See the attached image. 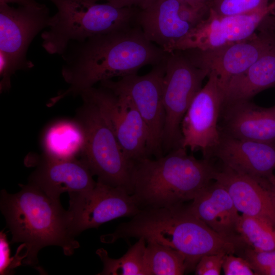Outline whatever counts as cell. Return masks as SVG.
Instances as JSON below:
<instances>
[{
  "mask_svg": "<svg viewBox=\"0 0 275 275\" xmlns=\"http://www.w3.org/2000/svg\"><path fill=\"white\" fill-rule=\"evenodd\" d=\"M168 53L148 40L138 25L70 43L62 55V69L69 88L52 98L49 104L79 95L97 82L137 74L145 66L161 63Z\"/></svg>",
  "mask_w": 275,
  "mask_h": 275,
  "instance_id": "obj_1",
  "label": "cell"
},
{
  "mask_svg": "<svg viewBox=\"0 0 275 275\" xmlns=\"http://www.w3.org/2000/svg\"><path fill=\"white\" fill-rule=\"evenodd\" d=\"M20 185L21 190L15 194L1 191L0 209L12 234L11 243L25 246L23 263L35 266L39 251L48 245L60 246L65 255H72L79 243L71 231L69 212L60 199L31 183Z\"/></svg>",
  "mask_w": 275,
  "mask_h": 275,
  "instance_id": "obj_2",
  "label": "cell"
},
{
  "mask_svg": "<svg viewBox=\"0 0 275 275\" xmlns=\"http://www.w3.org/2000/svg\"><path fill=\"white\" fill-rule=\"evenodd\" d=\"M186 149L180 147L133 163L131 195L141 210L193 200L214 180L217 168L210 159H198Z\"/></svg>",
  "mask_w": 275,
  "mask_h": 275,
  "instance_id": "obj_3",
  "label": "cell"
},
{
  "mask_svg": "<svg viewBox=\"0 0 275 275\" xmlns=\"http://www.w3.org/2000/svg\"><path fill=\"white\" fill-rule=\"evenodd\" d=\"M130 238H143L173 248L184 256L190 268L203 256L216 253L221 243L220 236L183 204L142 210L100 240L112 243Z\"/></svg>",
  "mask_w": 275,
  "mask_h": 275,
  "instance_id": "obj_4",
  "label": "cell"
},
{
  "mask_svg": "<svg viewBox=\"0 0 275 275\" xmlns=\"http://www.w3.org/2000/svg\"><path fill=\"white\" fill-rule=\"evenodd\" d=\"M57 12L41 34L42 46L50 54L63 55L72 42L136 25L139 11L88 0H49Z\"/></svg>",
  "mask_w": 275,
  "mask_h": 275,
  "instance_id": "obj_5",
  "label": "cell"
},
{
  "mask_svg": "<svg viewBox=\"0 0 275 275\" xmlns=\"http://www.w3.org/2000/svg\"><path fill=\"white\" fill-rule=\"evenodd\" d=\"M77 120L82 126L85 144L80 159L98 180L120 187L131 194L133 163L125 156L108 121L93 103L82 100Z\"/></svg>",
  "mask_w": 275,
  "mask_h": 275,
  "instance_id": "obj_6",
  "label": "cell"
},
{
  "mask_svg": "<svg viewBox=\"0 0 275 275\" xmlns=\"http://www.w3.org/2000/svg\"><path fill=\"white\" fill-rule=\"evenodd\" d=\"M209 71L197 67L181 50L168 52L162 83L164 123L163 154L182 147L181 124L193 99Z\"/></svg>",
  "mask_w": 275,
  "mask_h": 275,
  "instance_id": "obj_7",
  "label": "cell"
},
{
  "mask_svg": "<svg viewBox=\"0 0 275 275\" xmlns=\"http://www.w3.org/2000/svg\"><path fill=\"white\" fill-rule=\"evenodd\" d=\"M165 60L144 75L131 74L117 80L102 81L101 86L129 98L142 118L147 130V153L150 157L163 155L161 140L164 123L162 83Z\"/></svg>",
  "mask_w": 275,
  "mask_h": 275,
  "instance_id": "obj_8",
  "label": "cell"
},
{
  "mask_svg": "<svg viewBox=\"0 0 275 275\" xmlns=\"http://www.w3.org/2000/svg\"><path fill=\"white\" fill-rule=\"evenodd\" d=\"M79 95L82 100L93 103L99 108L129 161L134 163L149 157L147 128L129 98L101 85L85 89Z\"/></svg>",
  "mask_w": 275,
  "mask_h": 275,
  "instance_id": "obj_9",
  "label": "cell"
},
{
  "mask_svg": "<svg viewBox=\"0 0 275 275\" xmlns=\"http://www.w3.org/2000/svg\"><path fill=\"white\" fill-rule=\"evenodd\" d=\"M208 80L193 99L181 122L182 147L200 150L210 159L221 136L218 121L224 103V93L216 76L209 73Z\"/></svg>",
  "mask_w": 275,
  "mask_h": 275,
  "instance_id": "obj_10",
  "label": "cell"
},
{
  "mask_svg": "<svg viewBox=\"0 0 275 275\" xmlns=\"http://www.w3.org/2000/svg\"><path fill=\"white\" fill-rule=\"evenodd\" d=\"M69 197L68 211L71 231L75 236L87 229L97 228L115 218L133 217L141 211L126 189L99 180L91 190Z\"/></svg>",
  "mask_w": 275,
  "mask_h": 275,
  "instance_id": "obj_11",
  "label": "cell"
},
{
  "mask_svg": "<svg viewBox=\"0 0 275 275\" xmlns=\"http://www.w3.org/2000/svg\"><path fill=\"white\" fill-rule=\"evenodd\" d=\"M275 9V0L266 8L249 13L221 16L209 9L208 15L174 45L172 51L212 49L246 40L253 36L261 21Z\"/></svg>",
  "mask_w": 275,
  "mask_h": 275,
  "instance_id": "obj_12",
  "label": "cell"
},
{
  "mask_svg": "<svg viewBox=\"0 0 275 275\" xmlns=\"http://www.w3.org/2000/svg\"><path fill=\"white\" fill-rule=\"evenodd\" d=\"M50 17L48 8L37 2L18 8L0 4V52L14 73L33 67L26 57L28 49L35 37L48 28Z\"/></svg>",
  "mask_w": 275,
  "mask_h": 275,
  "instance_id": "obj_13",
  "label": "cell"
},
{
  "mask_svg": "<svg viewBox=\"0 0 275 275\" xmlns=\"http://www.w3.org/2000/svg\"><path fill=\"white\" fill-rule=\"evenodd\" d=\"M257 31L246 40L216 48L181 51L196 66L213 73L224 91L231 79L246 70L274 45L268 34Z\"/></svg>",
  "mask_w": 275,
  "mask_h": 275,
  "instance_id": "obj_14",
  "label": "cell"
},
{
  "mask_svg": "<svg viewBox=\"0 0 275 275\" xmlns=\"http://www.w3.org/2000/svg\"><path fill=\"white\" fill-rule=\"evenodd\" d=\"M219 142L211 157L223 166L248 176L269 189L275 176V143L234 138L221 133Z\"/></svg>",
  "mask_w": 275,
  "mask_h": 275,
  "instance_id": "obj_15",
  "label": "cell"
},
{
  "mask_svg": "<svg viewBox=\"0 0 275 275\" xmlns=\"http://www.w3.org/2000/svg\"><path fill=\"white\" fill-rule=\"evenodd\" d=\"M87 164L81 159H58L44 155L29 182L51 198L60 199L61 194L69 195L91 190L96 183Z\"/></svg>",
  "mask_w": 275,
  "mask_h": 275,
  "instance_id": "obj_16",
  "label": "cell"
},
{
  "mask_svg": "<svg viewBox=\"0 0 275 275\" xmlns=\"http://www.w3.org/2000/svg\"><path fill=\"white\" fill-rule=\"evenodd\" d=\"M214 181L197 194L188 208L216 233L242 246L244 243L237 231L239 212L226 189Z\"/></svg>",
  "mask_w": 275,
  "mask_h": 275,
  "instance_id": "obj_17",
  "label": "cell"
},
{
  "mask_svg": "<svg viewBox=\"0 0 275 275\" xmlns=\"http://www.w3.org/2000/svg\"><path fill=\"white\" fill-rule=\"evenodd\" d=\"M214 180L226 189L238 212L275 227V200L267 188L254 179L223 166L217 169Z\"/></svg>",
  "mask_w": 275,
  "mask_h": 275,
  "instance_id": "obj_18",
  "label": "cell"
},
{
  "mask_svg": "<svg viewBox=\"0 0 275 275\" xmlns=\"http://www.w3.org/2000/svg\"><path fill=\"white\" fill-rule=\"evenodd\" d=\"M179 0H155L139 11L136 23L151 42L168 52L193 28L179 15Z\"/></svg>",
  "mask_w": 275,
  "mask_h": 275,
  "instance_id": "obj_19",
  "label": "cell"
},
{
  "mask_svg": "<svg viewBox=\"0 0 275 275\" xmlns=\"http://www.w3.org/2000/svg\"><path fill=\"white\" fill-rule=\"evenodd\" d=\"M221 133L244 140L275 143V106L260 107L250 101L223 106Z\"/></svg>",
  "mask_w": 275,
  "mask_h": 275,
  "instance_id": "obj_20",
  "label": "cell"
},
{
  "mask_svg": "<svg viewBox=\"0 0 275 275\" xmlns=\"http://www.w3.org/2000/svg\"><path fill=\"white\" fill-rule=\"evenodd\" d=\"M273 87H275V44L246 70L231 79L224 90L223 106L236 102L250 101L258 93Z\"/></svg>",
  "mask_w": 275,
  "mask_h": 275,
  "instance_id": "obj_21",
  "label": "cell"
},
{
  "mask_svg": "<svg viewBox=\"0 0 275 275\" xmlns=\"http://www.w3.org/2000/svg\"><path fill=\"white\" fill-rule=\"evenodd\" d=\"M85 144L83 128L77 120H62L49 125L42 138L44 155L51 158H77Z\"/></svg>",
  "mask_w": 275,
  "mask_h": 275,
  "instance_id": "obj_22",
  "label": "cell"
},
{
  "mask_svg": "<svg viewBox=\"0 0 275 275\" xmlns=\"http://www.w3.org/2000/svg\"><path fill=\"white\" fill-rule=\"evenodd\" d=\"M146 240L143 238L131 246L121 258H111L107 251L99 249L96 253L103 264L99 275H147L145 265Z\"/></svg>",
  "mask_w": 275,
  "mask_h": 275,
  "instance_id": "obj_23",
  "label": "cell"
},
{
  "mask_svg": "<svg viewBox=\"0 0 275 275\" xmlns=\"http://www.w3.org/2000/svg\"><path fill=\"white\" fill-rule=\"evenodd\" d=\"M147 242L145 259L147 275H181L188 269L185 257L178 251Z\"/></svg>",
  "mask_w": 275,
  "mask_h": 275,
  "instance_id": "obj_24",
  "label": "cell"
},
{
  "mask_svg": "<svg viewBox=\"0 0 275 275\" xmlns=\"http://www.w3.org/2000/svg\"><path fill=\"white\" fill-rule=\"evenodd\" d=\"M237 231L248 246L257 250H275V227L262 219L242 214Z\"/></svg>",
  "mask_w": 275,
  "mask_h": 275,
  "instance_id": "obj_25",
  "label": "cell"
},
{
  "mask_svg": "<svg viewBox=\"0 0 275 275\" xmlns=\"http://www.w3.org/2000/svg\"><path fill=\"white\" fill-rule=\"evenodd\" d=\"M270 0H211L210 9L221 16L254 12L267 7Z\"/></svg>",
  "mask_w": 275,
  "mask_h": 275,
  "instance_id": "obj_26",
  "label": "cell"
},
{
  "mask_svg": "<svg viewBox=\"0 0 275 275\" xmlns=\"http://www.w3.org/2000/svg\"><path fill=\"white\" fill-rule=\"evenodd\" d=\"M238 253L250 263L257 275L263 269L275 264V250H257L246 245Z\"/></svg>",
  "mask_w": 275,
  "mask_h": 275,
  "instance_id": "obj_27",
  "label": "cell"
},
{
  "mask_svg": "<svg viewBox=\"0 0 275 275\" xmlns=\"http://www.w3.org/2000/svg\"><path fill=\"white\" fill-rule=\"evenodd\" d=\"M22 245L18 248L15 257H10V251L7 235L3 231L0 233V274H10L13 270L21 264L25 258Z\"/></svg>",
  "mask_w": 275,
  "mask_h": 275,
  "instance_id": "obj_28",
  "label": "cell"
},
{
  "mask_svg": "<svg viewBox=\"0 0 275 275\" xmlns=\"http://www.w3.org/2000/svg\"><path fill=\"white\" fill-rule=\"evenodd\" d=\"M225 253H218L203 256L195 267L197 275H219L224 261Z\"/></svg>",
  "mask_w": 275,
  "mask_h": 275,
  "instance_id": "obj_29",
  "label": "cell"
},
{
  "mask_svg": "<svg viewBox=\"0 0 275 275\" xmlns=\"http://www.w3.org/2000/svg\"><path fill=\"white\" fill-rule=\"evenodd\" d=\"M222 268L226 275L256 274L246 259L242 257L235 256L233 254H227L225 256Z\"/></svg>",
  "mask_w": 275,
  "mask_h": 275,
  "instance_id": "obj_30",
  "label": "cell"
},
{
  "mask_svg": "<svg viewBox=\"0 0 275 275\" xmlns=\"http://www.w3.org/2000/svg\"><path fill=\"white\" fill-rule=\"evenodd\" d=\"M209 6L197 8L181 3L179 15L183 20L189 23L193 28L205 18V15L209 12Z\"/></svg>",
  "mask_w": 275,
  "mask_h": 275,
  "instance_id": "obj_31",
  "label": "cell"
},
{
  "mask_svg": "<svg viewBox=\"0 0 275 275\" xmlns=\"http://www.w3.org/2000/svg\"><path fill=\"white\" fill-rule=\"evenodd\" d=\"M115 6L123 7H132L138 6L141 9H144L155 0H108Z\"/></svg>",
  "mask_w": 275,
  "mask_h": 275,
  "instance_id": "obj_32",
  "label": "cell"
},
{
  "mask_svg": "<svg viewBox=\"0 0 275 275\" xmlns=\"http://www.w3.org/2000/svg\"><path fill=\"white\" fill-rule=\"evenodd\" d=\"M257 30L268 34L275 41V15L270 14L260 23Z\"/></svg>",
  "mask_w": 275,
  "mask_h": 275,
  "instance_id": "obj_33",
  "label": "cell"
},
{
  "mask_svg": "<svg viewBox=\"0 0 275 275\" xmlns=\"http://www.w3.org/2000/svg\"><path fill=\"white\" fill-rule=\"evenodd\" d=\"M36 2L35 0H0V4L16 3L19 6H26Z\"/></svg>",
  "mask_w": 275,
  "mask_h": 275,
  "instance_id": "obj_34",
  "label": "cell"
},
{
  "mask_svg": "<svg viewBox=\"0 0 275 275\" xmlns=\"http://www.w3.org/2000/svg\"><path fill=\"white\" fill-rule=\"evenodd\" d=\"M261 275H275V264L262 270Z\"/></svg>",
  "mask_w": 275,
  "mask_h": 275,
  "instance_id": "obj_35",
  "label": "cell"
},
{
  "mask_svg": "<svg viewBox=\"0 0 275 275\" xmlns=\"http://www.w3.org/2000/svg\"><path fill=\"white\" fill-rule=\"evenodd\" d=\"M269 190L271 193V194L273 198L275 200V178H274V181L272 183V184H271Z\"/></svg>",
  "mask_w": 275,
  "mask_h": 275,
  "instance_id": "obj_36",
  "label": "cell"
},
{
  "mask_svg": "<svg viewBox=\"0 0 275 275\" xmlns=\"http://www.w3.org/2000/svg\"><path fill=\"white\" fill-rule=\"evenodd\" d=\"M211 0H197L198 3L201 5H210Z\"/></svg>",
  "mask_w": 275,
  "mask_h": 275,
  "instance_id": "obj_37",
  "label": "cell"
},
{
  "mask_svg": "<svg viewBox=\"0 0 275 275\" xmlns=\"http://www.w3.org/2000/svg\"><path fill=\"white\" fill-rule=\"evenodd\" d=\"M271 14L275 15V9L273 10V11L271 13Z\"/></svg>",
  "mask_w": 275,
  "mask_h": 275,
  "instance_id": "obj_38",
  "label": "cell"
}]
</instances>
